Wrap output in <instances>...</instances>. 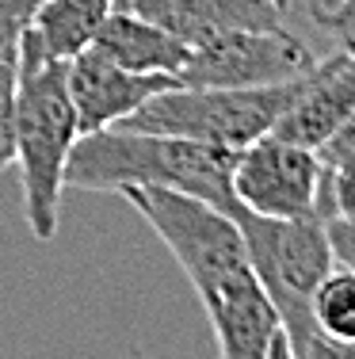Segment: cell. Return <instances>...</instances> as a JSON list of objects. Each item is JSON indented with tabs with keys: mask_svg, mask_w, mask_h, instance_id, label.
Returning a JSON list of instances; mask_svg holds the SVG:
<instances>
[{
	"mask_svg": "<svg viewBox=\"0 0 355 359\" xmlns=\"http://www.w3.org/2000/svg\"><path fill=\"white\" fill-rule=\"evenodd\" d=\"M123 199L149 222L195 287L218 340V359H267L283 321L249 260L237 218L168 187H126Z\"/></svg>",
	"mask_w": 355,
	"mask_h": 359,
	"instance_id": "1",
	"label": "cell"
},
{
	"mask_svg": "<svg viewBox=\"0 0 355 359\" xmlns=\"http://www.w3.org/2000/svg\"><path fill=\"white\" fill-rule=\"evenodd\" d=\"M233 161L237 153L222 145L107 126L77 138L65 165V187L115 195H123L126 187H168L233 210Z\"/></svg>",
	"mask_w": 355,
	"mask_h": 359,
	"instance_id": "2",
	"label": "cell"
},
{
	"mask_svg": "<svg viewBox=\"0 0 355 359\" xmlns=\"http://www.w3.org/2000/svg\"><path fill=\"white\" fill-rule=\"evenodd\" d=\"M15 168L23 187V215L39 241L57 233L65 165L81 138V118L69 96V62H46L35 50L15 54Z\"/></svg>",
	"mask_w": 355,
	"mask_h": 359,
	"instance_id": "3",
	"label": "cell"
},
{
	"mask_svg": "<svg viewBox=\"0 0 355 359\" xmlns=\"http://www.w3.org/2000/svg\"><path fill=\"white\" fill-rule=\"evenodd\" d=\"M302 81L306 76L264 84V88H183V84H176V88H165L153 100H146L118 126L176 134V138L241 153L244 145L260 142L264 134L275 130V123L286 115V107L302 92Z\"/></svg>",
	"mask_w": 355,
	"mask_h": 359,
	"instance_id": "4",
	"label": "cell"
},
{
	"mask_svg": "<svg viewBox=\"0 0 355 359\" xmlns=\"http://www.w3.org/2000/svg\"><path fill=\"white\" fill-rule=\"evenodd\" d=\"M230 215L237 218L249 245V260L256 268L260 283L272 294L275 310H306L314 298L317 283L336 268L328 226L321 215L306 218H264L244 207H233Z\"/></svg>",
	"mask_w": 355,
	"mask_h": 359,
	"instance_id": "5",
	"label": "cell"
},
{
	"mask_svg": "<svg viewBox=\"0 0 355 359\" xmlns=\"http://www.w3.org/2000/svg\"><path fill=\"white\" fill-rule=\"evenodd\" d=\"M317 57L321 54H314V46L291 27L230 31L191 50L176 81L183 88H264L306 76Z\"/></svg>",
	"mask_w": 355,
	"mask_h": 359,
	"instance_id": "6",
	"label": "cell"
},
{
	"mask_svg": "<svg viewBox=\"0 0 355 359\" xmlns=\"http://www.w3.org/2000/svg\"><path fill=\"white\" fill-rule=\"evenodd\" d=\"M325 165L309 145L264 134L244 145L233 161V195L237 207L264 218H306L321 215Z\"/></svg>",
	"mask_w": 355,
	"mask_h": 359,
	"instance_id": "7",
	"label": "cell"
},
{
	"mask_svg": "<svg viewBox=\"0 0 355 359\" xmlns=\"http://www.w3.org/2000/svg\"><path fill=\"white\" fill-rule=\"evenodd\" d=\"M65 81H69V96H73V107H77V118H81V134L118 126L146 100H153L157 92L180 84L168 73H130L123 65L107 62L92 46L81 50L69 62Z\"/></svg>",
	"mask_w": 355,
	"mask_h": 359,
	"instance_id": "8",
	"label": "cell"
},
{
	"mask_svg": "<svg viewBox=\"0 0 355 359\" xmlns=\"http://www.w3.org/2000/svg\"><path fill=\"white\" fill-rule=\"evenodd\" d=\"M115 8L153 20L191 50L230 35V31H272L286 27L291 12L272 0H115Z\"/></svg>",
	"mask_w": 355,
	"mask_h": 359,
	"instance_id": "9",
	"label": "cell"
},
{
	"mask_svg": "<svg viewBox=\"0 0 355 359\" xmlns=\"http://www.w3.org/2000/svg\"><path fill=\"white\" fill-rule=\"evenodd\" d=\"M351 111H355V46H336L314 62V69L302 81V92L294 96V104L286 107V115L275 123L272 134L317 149Z\"/></svg>",
	"mask_w": 355,
	"mask_h": 359,
	"instance_id": "10",
	"label": "cell"
},
{
	"mask_svg": "<svg viewBox=\"0 0 355 359\" xmlns=\"http://www.w3.org/2000/svg\"><path fill=\"white\" fill-rule=\"evenodd\" d=\"M92 50H99L107 62L123 65L130 73H168V76H176L191 57V46L183 39L157 27L153 20L123 12V8H111V15L92 39Z\"/></svg>",
	"mask_w": 355,
	"mask_h": 359,
	"instance_id": "11",
	"label": "cell"
},
{
	"mask_svg": "<svg viewBox=\"0 0 355 359\" xmlns=\"http://www.w3.org/2000/svg\"><path fill=\"white\" fill-rule=\"evenodd\" d=\"M115 0H42L20 46L35 50L46 62H73L81 50L92 46Z\"/></svg>",
	"mask_w": 355,
	"mask_h": 359,
	"instance_id": "12",
	"label": "cell"
},
{
	"mask_svg": "<svg viewBox=\"0 0 355 359\" xmlns=\"http://www.w3.org/2000/svg\"><path fill=\"white\" fill-rule=\"evenodd\" d=\"M309 318L328 340L355 344V271L336 264L309 298Z\"/></svg>",
	"mask_w": 355,
	"mask_h": 359,
	"instance_id": "13",
	"label": "cell"
},
{
	"mask_svg": "<svg viewBox=\"0 0 355 359\" xmlns=\"http://www.w3.org/2000/svg\"><path fill=\"white\" fill-rule=\"evenodd\" d=\"M279 321H283V332H286V340H291L294 359H355V344L328 340L314 325V318H309V306L306 310L279 313Z\"/></svg>",
	"mask_w": 355,
	"mask_h": 359,
	"instance_id": "14",
	"label": "cell"
},
{
	"mask_svg": "<svg viewBox=\"0 0 355 359\" xmlns=\"http://www.w3.org/2000/svg\"><path fill=\"white\" fill-rule=\"evenodd\" d=\"M321 218H340L355 226V157L325 168L321 187Z\"/></svg>",
	"mask_w": 355,
	"mask_h": 359,
	"instance_id": "15",
	"label": "cell"
},
{
	"mask_svg": "<svg viewBox=\"0 0 355 359\" xmlns=\"http://www.w3.org/2000/svg\"><path fill=\"white\" fill-rule=\"evenodd\" d=\"M15 57L0 62V172L15 165Z\"/></svg>",
	"mask_w": 355,
	"mask_h": 359,
	"instance_id": "16",
	"label": "cell"
},
{
	"mask_svg": "<svg viewBox=\"0 0 355 359\" xmlns=\"http://www.w3.org/2000/svg\"><path fill=\"white\" fill-rule=\"evenodd\" d=\"M42 0H0V62L20 54V39Z\"/></svg>",
	"mask_w": 355,
	"mask_h": 359,
	"instance_id": "17",
	"label": "cell"
},
{
	"mask_svg": "<svg viewBox=\"0 0 355 359\" xmlns=\"http://www.w3.org/2000/svg\"><path fill=\"white\" fill-rule=\"evenodd\" d=\"M317 27L325 31L336 46H355V0H336V4L317 20Z\"/></svg>",
	"mask_w": 355,
	"mask_h": 359,
	"instance_id": "18",
	"label": "cell"
},
{
	"mask_svg": "<svg viewBox=\"0 0 355 359\" xmlns=\"http://www.w3.org/2000/svg\"><path fill=\"white\" fill-rule=\"evenodd\" d=\"M317 153H321V165H325V168H333V165H340V161L355 157V111L317 145Z\"/></svg>",
	"mask_w": 355,
	"mask_h": 359,
	"instance_id": "19",
	"label": "cell"
},
{
	"mask_svg": "<svg viewBox=\"0 0 355 359\" xmlns=\"http://www.w3.org/2000/svg\"><path fill=\"white\" fill-rule=\"evenodd\" d=\"M325 226H328V241H333L336 264L355 271V226L351 222H340V218H325Z\"/></svg>",
	"mask_w": 355,
	"mask_h": 359,
	"instance_id": "20",
	"label": "cell"
},
{
	"mask_svg": "<svg viewBox=\"0 0 355 359\" xmlns=\"http://www.w3.org/2000/svg\"><path fill=\"white\" fill-rule=\"evenodd\" d=\"M267 359H294V352H291V340H286V332H283V329L275 332V340H272V352H267Z\"/></svg>",
	"mask_w": 355,
	"mask_h": 359,
	"instance_id": "21",
	"label": "cell"
},
{
	"mask_svg": "<svg viewBox=\"0 0 355 359\" xmlns=\"http://www.w3.org/2000/svg\"><path fill=\"white\" fill-rule=\"evenodd\" d=\"M298 4H302V8H306V15H309V20H314V23H317V20H321V15H325V12H328V8H333V4H336V0H298Z\"/></svg>",
	"mask_w": 355,
	"mask_h": 359,
	"instance_id": "22",
	"label": "cell"
},
{
	"mask_svg": "<svg viewBox=\"0 0 355 359\" xmlns=\"http://www.w3.org/2000/svg\"><path fill=\"white\" fill-rule=\"evenodd\" d=\"M272 4H279V8H286V12H294V8H298V0H272Z\"/></svg>",
	"mask_w": 355,
	"mask_h": 359,
	"instance_id": "23",
	"label": "cell"
}]
</instances>
